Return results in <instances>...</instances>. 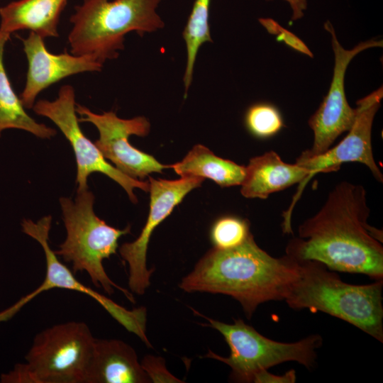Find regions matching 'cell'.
<instances>
[{"label": "cell", "mask_w": 383, "mask_h": 383, "mask_svg": "<svg viewBox=\"0 0 383 383\" xmlns=\"http://www.w3.org/2000/svg\"><path fill=\"white\" fill-rule=\"evenodd\" d=\"M363 186L343 181L329 192L316 214L299 227L286 255L316 261L333 271L383 278L382 232L370 226Z\"/></svg>", "instance_id": "6da1fadb"}, {"label": "cell", "mask_w": 383, "mask_h": 383, "mask_svg": "<svg viewBox=\"0 0 383 383\" xmlns=\"http://www.w3.org/2000/svg\"><path fill=\"white\" fill-rule=\"evenodd\" d=\"M298 270V261L287 255L272 257L257 245L250 233L238 246L208 251L179 287L186 292L231 296L250 318L260 304L284 301Z\"/></svg>", "instance_id": "7a4b0ae2"}, {"label": "cell", "mask_w": 383, "mask_h": 383, "mask_svg": "<svg viewBox=\"0 0 383 383\" xmlns=\"http://www.w3.org/2000/svg\"><path fill=\"white\" fill-rule=\"evenodd\" d=\"M382 279L350 284L319 262L301 261L284 301L294 309H308L342 319L382 343Z\"/></svg>", "instance_id": "3957f363"}, {"label": "cell", "mask_w": 383, "mask_h": 383, "mask_svg": "<svg viewBox=\"0 0 383 383\" xmlns=\"http://www.w3.org/2000/svg\"><path fill=\"white\" fill-rule=\"evenodd\" d=\"M162 0H84L70 17L68 40L71 52L89 55L104 64L118 57L125 35L140 36L165 26L156 11Z\"/></svg>", "instance_id": "277c9868"}, {"label": "cell", "mask_w": 383, "mask_h": 383, "mask_svg": "<svg viewBox=\"0 0 383 383\" xmlns=\"http://www.w3.org/2000/svg\"><path fill=\"white\" fill-rule=\"evenodd\" d=\"M94 196L89 189L77 192L74 200L60 198L66 229L65 241L54 251L66 262L72 263V272H86L97 288L108 294L121 292L133 303L132 292L113 282L106 274L103 261L116 253L119 238L131 231V226L118 229L108 225L94 211Z\"/></svg>", "instance_id": "5b68a950"}, {"label": "cell", "mask_w": 383, "mask_h": 383, "mask_svg": "<svg viewBox=\"0 0 383 383\" xmlns=\"http://www.w3.org/2000/svg\"><path fill=\"white\" fill-rule=\"evenodd\" d=\"M196 313L221 333L231 352L225 357L209 350L205 357L228 365L231 369V378L238 382H253L260 372L288 361H295L311 369L316 363V350L323 343L318 334L295 343H281L265 337L240 318L228 324Z\"/></svg>", "instance_id": "8992f818"}, {"label": "cell", "mask_w": 383, "mask_h": 383, "mask_svg": "<svg viewBox=\"0 0 383 383\" xmlns=\"http://www.w3.org/2000/svg\"><path fill=\"white\" fill-rule=\"evenodd\" d=\"M94 340L89 327L79 321L38 333L25 357L32 383H84Z\"/></svg>", "instance_id": "52a82bcc"}, {"label": "cell", "mask_w": 383, "mask_h": 383, "mask_svg": "<svg viewBox=\"0 0 383 383\" xmlns=\"http://www.w3.org/2000/svg\"><path fill=\"white\" fill-rule=\"evenodd\" d=\"M51 216H45L37 222L24 219L23 232L37 240L45 253L46 272L43 282L33 291L22 296L11 306L0 311V323L13 318L23 307L41 293L53 289L74 290L83 293L99 303L127 331L136 335L148 347L151 345L146 335V309L145 307L128 310L109 297L80 282L74 274L58 259L49 244Z\"/></svg>", "instance_id": "ba28073f"}, {"label": "cell", "mask_w": 383, "mask_h": 383, "mask_svg": "<svg viewBox=\"0 0 383 383\" xmlns=\"http://www.w3.org/2000/svg\"><path fill=\"white\" fill-rule=\"evenodd\" d=\"M75 94L70 85H63L54 101L40 99L34 104V112L50 119L70 142L77 162V192L88 189L87 179L92 172H101L120 184L133 203L137 202L134 189L149 192V182L132 178L109 163L101 151L82 132L75 110Z\"/></svg>", "instance_id": "9c48e42d"}, {"label": "cell", "mask_w": 383, "mask_h": 383, "mask_svg": "<svg viewBox=\"0 0 383 383\" xmlns=\"http://www.w3.org/2000/svg\"><path fill=\"white\" fill-rule=\"evenodd\" d=\"M324 28L331 35L334 53V68L332 81L327 94L317 111L309 120L313 132V142L310 149L302 152L299 159L312 157L325 152L335 140L353 126L356 109L352 108L345 92V74L350 61L360 52L369 48L382 47V40L370 39L361 42L350 50L339 43L335 30L329 21Z\"/></svg>", "instance_id": "30bf717a"}, {"label": "cell", "mask_w": 383, "mask_h": 383, "mask_svg": "<svg viewBox=\"0 0 383 383\" xmlns=\"http://www.w3.org/2000/svg\"><path fill=\"white\" fill-rule=\"evenodd\" d=\"M383 97L382 87L357 101L354 123L346 136L335 146L318 155L296 160L309 171V175L299 184L289 209L284 212L285 223L291 222L293 208L308 182L317 173L337 171L343 163L358 162L365 165L374 178L382 182L383 175L374 159L372 148V128L374 116Z\"/></svg>", "instance_id": "8fae6325"}, {"label": "cell", "mask_w": 383, "mask_h": 383, "mask_svg": "<svg viewBox=\"0 0 383 383\" xmlns=\"http://www.w3.org/2000/svg\"><path fill=\"white\" fill-rule=\"evenodd\" d=\"M79 122H89L99 134L95 145L105 159L110 160L119 171L132 178L143 179L152 172H162L170 168L159 162L153 156L138 150L130 144L131 135L146 136L150 129L149 121L144 116L123 119L113 111L98 114L87 107L76 104Z\"/></svg>", "instance_id": "7c38bea8"}, {"label": "cell", "mask_w": 383, "mask_h": 383, "mask_svg": "<svg viewBox=\"0 0 383 383\" xmlns=\"http://www.w3.org/2000/svg\"><path fill=\"white\" fill-rule=\"evenodd\" d=\"M204 179L181 177L177 180L149 177L150 211L139 236L123 243L119 253L128 265V286L131 292L143 295L150 284L154 269L147 267V250L155 228L163 221L192 190L201 186Z\"/></svg>", "instance_id": "4fadbf2b"}, {"label": "cell", "mask_w": 383, "mask_h": 383, "mask_svg": "<svg viewBox=\"0 0 383 383\" xmlns=\"http://www.w3.org/2000/svg\"><path fill=\"white\" fill-rule=\"evenodd\" d=\"M22 40L28 67L26 84L19 98L26 109L33 108L40 92L52 84L78 73L100 72L104 66L89 55L51 53L47 50L43 38L33 31Z\"/></svg>", "instance_id": "5bb4252c"}, {"label": "cell", "mask_w": 383, "mask_h": 383, "mask_svg": "<svg viewBox=\"0 0 383 383\" xmlns=\"http://www.w3.org/2000/svg\"><path fill=\"white\" fill-rule=\"evenodd\" d=\"M135 350L116 339L95 338L84 383H148Z\"/></svg>", "instance_id": "9a60e30c"}, {"label": "cell", "mask_w": 383, "mask_h": 383, "mask_svg": "<svg viewBox=\"0 0 383 383\" xmlns=\"http://www.w3.org/2000/svg\"><path fill=\"white\" fill-rule=\"evenodd\" d=\"M308 175L304 167L282 161L272 150L250 160L240 192L246 198L267 199L270 194L301 183Z\"/></svg>", "instance_id": "2e32d148"}, {"label": "cell", "mask_w": 383, "mask_h": 383, "mask_svg": "<svg viewBox=\"0 0 383 383\" xmlns=\"http://www.w3.org/2000/svg\"><path fill=\"white\" fill-rule=\"evenodd\" d=\"M67 0H18L0 8V31L27 29L42 37H57V26Z\"/></svg>", "instance_id": "e0dca14e"}, {"label": "cell", "mask_w": 383, "mask_h": 383, "mask_svg": "<svg viewBox=\"0 0 383 383\" xmlns=\"http://www.w3.org/2000/svg\"><path fill=\"white\" fill-rule=\"evenodd\" d=\"M170 168L181 177L209 178L222 187L240 185L245 174V167L216 156L202 145L194 146Z\"/></svg>", "instance_id": "ac0fdd59"}, {"label": "cell", "mask_w": 383, "mask_h": 383, "mask_svg": "<svg viewBox=\"0 0 383 383\" xmlns=\"http://www.w3.org/2000/svg\"><path fill=\"white\" fill-rule=\"evenodd\" d=\"M9 38L10 34L0 31V136L4 130L16 128L40 138H50L56 135V130L30 117L11 87L4 63V45Z\"/></svg>", "instance_id": "d6986e66"}, {"label": "cell", "mask_w": 383, "mask_h": 383, "mask_svg": "<svg viewBox=\"0 0 383 383\" xmlns=\"http://www.w3.org/2000/svg\"><path fill=\"white\" fill-rule=\"evenodd\" d=\"M211 0H194L192 11L183 30L187 50V62L183 82L184 98L192 84L194 67L198 52L202 45L212 43L209 26V9Z\"/></svg>", "instance_id": "ffe728a7"}, {"label": "cell", "mask_w": 383, "mask_h": 383, "mask_svg": "<svg viewBox=\"0 0 383 383\" xmlns=\"http://www.w3.org/2000/svg\"><path fill=\"white\" fill-rule=\"evenodd\" d=\"M245 126L250 133L258 138L274 135L283 127L279 111L274 106L259 103L249 107L245 116Z\"/></svg>", "instance_id": "44dd1931"}, {"label": "cell", "mask_w": 383, "mask_h": 383, "mask_svg": "<svg viewBox=\"0 0 383 383\" xmlns=\"http://www.w3.org/2000/svg\"><path fill=\"white\" fill-rule=\"evenodd\" d=\"M250 233L248 220L235 216H224L213 223L210 238L214 248L228 249L243 243Z\"/></svg>", "instance_id": "7402d4cb"}, {"label": "cell", "mask_w": 383, "mask_h": 383, "mask_svg": "<svg viewBox=\"0 0 383 383\" xmlns=\"http://www.w3.org/2000/svg\"><path fill=\"white\" fill-rule=\"evenodd\" d=\"M140 364L143 369L149 377L150 382L155 383L183 382V381L177 378L168 371L165 366V360L161 357L146 355L144 357Z\"/></svg>", "instance_id": "603a6c76"}, {"label": "cell", "mask_w": 383, "mask_h": 383, "mask_svg": "<svg viewBox=\"0 0 383 383\" xmlns=\"http://www.w3.org/2000/svg\"><path fill=\"white\" fill-rule=\"evenodd\" d=\"M296 381L295 371L292 370L284 375H275L270 373L267 370H263L258 373L254 378L253 382H294Z\"/></svg>", "instance_id": "cb8c5ba5"}, {"label": "cell", "mask_w": 383, "mask_h": 383, "mask_svg": "<svg viewBox=\"0 0 383 383\" xmlns=\"http://www.w3.org/2000/svg\"><path fill=\"white\" fill-rule=\"evenodd\" d=\"M289 5L292 10V21H296L304 16V11L307 7L306 0H284Z\"/></svg>", "instance_id": "d4e9b609"}]
</instances>
